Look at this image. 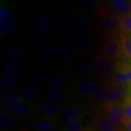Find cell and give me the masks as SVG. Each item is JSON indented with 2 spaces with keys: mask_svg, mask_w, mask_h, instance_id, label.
Returning <instances> with one entry per match:
<instances>
[{
  "mask_svg": "<svg viewBox=\"0 0 131 131\" xmlns=\"http://www.w3.org/2000/svg\"><path fill=\"white\" fill-rule=\"evenodd\" d=\"M104 103H121L126 95L128 84L112 81L103 85Z\"/></svg>",
  "mask_w": 131,
  "mask_h": 131,
  "instance_id": "6da1fadb",
  "label": "cell"
},
{
  "mask_svg": "<svg viewBox=\"0 0 131 131\" xmlns=\"http://www.w3.org/2000/svg\"><path fill=\"white\" fill-rule=\"evenodd\" d=\"M120 35L108 37L105 42L103 53L114 63H118L122 60V45L120 41Z\"/></svg>",
  "mask_w": 131,
  "mask_h": 131,
  "instance_id": "7a4b0ae2",
  "label": "cell"
},
{
  "mask_svg": "<svg viewBox=\"0 0 131 131\" xmlns=\"http://www.w3.org/2000/svg\"><path fill=\"white\" fill-rule=\"evenodd\" d=\"M93 67L98 76L103 78L111 77L116 70V68L114 66V62L105 56L103 52L100 51L94 57Z\"/></svg>",
  "mask_w": 131,
  "mask_h": 131,
  "instance_id": "3957f363",
  "label": "cell"
},
{
  "mask_svg": "<svg viewBox=\"0 0 131 131\" xmlns=\"http://www.w3.org/2000/svg\"><path fill=\"white\" fill-rule=\"evenodd\" d=\"M102 108L106 111V117L117 129L120 130L123 128L124 118L120 103H104Z\"/></svg>",
  "mask_w": 131,
  "mask_h": 131,
  "instance_id": "277c9868",
  "label": "cell"
},
{
  "mask_svg": "<svg viewBox=\"0 0 131 131\" xmlns=\"http://www.w3.org/2000/svg\"><path fill=\"white\" fill-rule=\"evenodd\" d=\"M113 81L121 84L131 83V62L122 59L116 63V70L113 74Z\"/></svg>",
  "mask_w": 131,
  "mask_h": 131,
  "instance_id": "5b68a950",
  "label": "cell"
},
{
  "mask_svg": "<svg viewBox=\"0 0 131 131\" xmlns=\"http://www.w3.org/2000/svg\"><path fill=\"white\" fill-rule=\"evenodd\" d=\"M103 26L105 33L108 37L120 35V26H119V18L114 15H110L109 16L103 19Z\"/></svg>",
  "mask_w": 131,
  "mask_h": 131,
  "instance_id": "8992f818",
  "label": "cell"
},
{
  "mask_svg": "<svg viewBox=\"0 0 131 131\" xmlns=\"http://www.w3.org/2000/svg\"><path fill=\"white\" fill-rule=\"evenodd\" d=\"M93 123L96 131H120L103 113H96L94 117Z\"/></svg>",
  "mask_w": 131,
  "mask_h": 131,
  "instance_id": "52a82bcc",
  "label": "cell"
},
{
  "mask_svg": "<svg viewBox=\"0 0 131 131\" xmlns=\"http://www.w3.org/2000/svg\"><path fill=\"white\" fill-rule=\"evenodd\" d=\"M61 111V106L56 103L48 102L42 104L39 107V112L43 117H48L56 119L59 115Z\"/></svg>",
  "mask_w": 131,
  "mask_h": 131,
  "instance_id": "ba28073f",
  "label": "cell"
},
{
  "mask_svg": "<svg viewBox=\"0 0 131 131\" xmlns=\"http://www.w3.org/2000/svg\"><path fill=\"white\" fill-rule=\"evenodd\" d=\"M52 24L51 20L47 18H39L34 24V31L38 37H42L50 31Z\"/></svg>",
  "mask_w": 131,
  "mask_h": 131,
  "instance_id": "9c48e42d",
  "label": "cell"
},
{
  "mask_svg": "<svg viewBox=\"0 0 131 131\" xmlns=\"http://www.w3.org/2000/svg\"><path fill=\"white\" fill-rule=\"evenodd\" d=\"M56 127L55 119L41 117L33 124L32 127L36 131H52Z\"/></svg>",
  "mask_w": 131,
  "mask_h": 131,
  "instance_id": "30bf717a",
  "label": "cell"
},
{
  "mask_svg": "<svg viewBox=\"0 0 131 131\" xmlns=\"http://www.w3.org/2000/svg\"><path fill=\"white\" fill-rule=\"evenodd\" d=\"M61 114L62 119L65 122L70 120L80 119L81 116L80 110L73 105H66L63 106L61 111Z\"/></svg>",
  "mask_w": 131,
  "mask_h": 131,
  "instance_id": "8fae6325",
  "label": "cell"
},
{
  "mask_svg": "<svg viewBox=\"0 0 131 131\" xmlns=\"http://www.w3.org/2000/svg\"><path fill=\"white\" fill-rule=\"evenodd\" d=\"M8 112L10 116L17 117H22L27 115L30 112L31 106L29 103L20 102L14 105L13 106L8 108Z\"/></svg>",
  "mask_w": 131,
  "mask_h": 131,
  "instance_id": "7c38bea8",
  "label": "cell"
},
{
  "mask_svg": "<svg viewBox=\"0 0 131 131\" xmlns=\"http://www.w3.org/2000/svg\"><path fill=\"white\" fill-rule=\"evenodd\" d=\"M5 56L9 59L15 61H23L28 56V52L24 49L19 47H9L5 50Z\"/></svg>",
  "mask_w": 131,
  "mask_h": 131,
  "instance_id": "4fadbf2b",
  "label": "cell"
},
{
  "mask_svg": "<svg viewBox=\"0 0 131 131\" xmlns=\"http://www.w3.org/2000/svg\"><path fill=\"white\" fill-rule=\"evenodd\" d=\"M24 100V99L21 97V95L18 93H9L3 95L1 100V103L4 107L9 108L17 103L23 102Z\"/></svg>",
  "mask_w": 131,
  "mask_h": 131,
  "instance_id": "5bb4252c",
  "label": "cell"
},
{
  "mask_svg": "<svg viewBox=\"0 0 131 131\" xmlns=\"http://www.w3.org/2000/svg\"><path fill=\"white\" fill-rule=\"evenodd\" d=\"M18 26V22L14 17H9L0 22V33L6 35L13 32Z\"/></svg>",
  "mask_w": 131,
  "mask_h": 131,
  "instance_id": "9a60e30c",
  "label": "cell"
},
{
  "mask_svg": "<svg viewBox=\"0 0 131 131\" xmlns=\"http://www.w3.org/2000/svg\"><path fill=\"white\" fill-rule=\"evenodd\" d=\"M74 45L76 48L81 51H88L92 47L93 41L89 37L84 35H79L74 38Z\"/></svg>",
  "mask_w": 131,
  "mask_h": 131,
  "instance_id": "2e32d148",
  "label": "cell"
},
{
  "mask_svg": "<svg viewBox=\"0 0 131 131\" xmlns=\"http://www.w3.org/2000/svg\"><path fill=\"white\" fill-rule=\"evenodd\" d=\"M65 90L61 88H54L48 90L45 94V99L50 102H56L60 101L64 97Z\"/></svg>",
  "mask_w": 131,
  "mask_h": 131,
  "instance_id": "e0dca14e",
  "label": "cell"
},
{
  "mask_svg": "<svg viewBox=\"0 0 131 131\" xmlns=\"http://www.w3.org/2000/svg\"><path fill=\"white\" fill-rule=\"evenodd\" d=\"M120 41L125 59L131 62V37L120 34Z\"/></svg>",
  "mask_w": 131,
  "mask_h": 131,
  "instance_id": "ac0fdd59",
  "label": "cell"
},
{
  "mask_svg": "<svg viewBox=\"0 0 131 131\" xmlns=\"http://www.w3.org/2000/svg\"><path fill=\"white\" fill-rule=\"evenodd\" d=\"M113 15L119 18L131 13V2L125 1L124 3L119 5L112 6V7Z\"/></svg>",
  "mask_w": 131,
  "mask_h": 131,
  "instance_id": "d6986e66",
  "label": "cell"
},
{
  "mask_svg": "<svg viewBox=\"0 0 131 131\" xmlns=\"http://www.w3.org/2000/svg\"><path fill=\"white\" fill-rule=\"evenodd\" d=\"M124 122L131 119V94L127 91L124 99L120 103Z\"/></svg>",
  "mask_w": 131,
  "mask_h": 131,
  "instance_id": "ffe728a7",
  "label": "cell"
},
{
  "mask_svg": "<svg viewBox=\"0 0 131 131\" xmlns=\"http://www.w3.org/2000/svg\"><path fill=\"white\" fill-rule=\"evenodd\" d=\"M58 51L60 52L61 57L66 61H70L74 56V52L72 47L69 43L66 42H63L59 43Z\"/></svg>",
  "mask_w": 131,
  "mask_h": 131,
  "instance_id": "44dd1931",
  "label": "cell"
},
{
  "mask_svg": "<svg viewBox=\"0 0 131 131\" xmlns=\"http://www.w3.org/2000/svg\"><path fill=\"white\" fill-rule=\"evenodd\" d=\"M15 127V120L10 115L1 114L0 128L2 131H12Z\"/></svg>",
  "mask_w": 131,
  "mask_h": 131,
  "instance_id": "7402d4cb",
  "label": "cell"
},
{
  "mask_svg": "<svg viewBox=\"0 0 131 131\" xmlns=\"http://www.w3.org/2000/svg\"><path fill=\"white\" fill-rule=\"evenodd\" d=\"M63 127L65 131H88L90 129L85 127L80 119L70 120L64 122Z\"/></svg>",
  "mask_w": 131,
  "mask_h": 131,
  "instance_id": "603a6c76",
  "label": "cell"
},
{
  "mask_svg": "<svg viewBox=\"0 0 131 131\" xmlns=\"http://www.w3.org/2000/svg\"><path fill=\"white\" fill-rule=\"evenodd\" d=\"M24 66L17 62H6L3 65V69L9 74H18L23 72Z\"/></svg>",
  "mask_w": 131,
  "mask_h": 131,
  "instance_id": "cb8c5ba5",
  "label": "cell"
},
{
  "mask_svg": "<svg viewBox=\"0 0 131 131\" xmlns=\"http://www.w3.org/2000/svg\"><path fill=\"white\" fill-rule=\"evenodd\" d=\"M103 93L104 88L103 84L100 83H95L93 87L90 98L94 103H99L101 101H103Z\"/></svg>",
  "mask_w": 131,
  "mask_h": 131,
  "instance_id": "d4e9b609",
  "label": "cell"
},
{
  "mask_svg": "<svg viewBox=\"0 0 131 131\" xmlns=\"http://www.w3.org/2000/svg\"><path fill=\"white\" fill-rule=\"evenodd\" d=\"M94 82L91 81H82L78 85V90L80 94L84 98H90Z\"/></svg>",
  "mask_w": 131,
  "mask_h": 131,
  "instance_id": "484cf974",
  "label": "cell"
},
{
  "mask_svg": "<svg viewBox=\"0 0 131 131\" xmlns=\"http://www.w3.org/2000/svg\"><path fill=\"white\" fill-rule=\"evenodd\" d=\"M29 76L32 81L37 82V83L43 82L47 79V74H46L45 71L38 67L33 68L30 71Z\"/></svg>",
  "mask_w": 131,
  "mask_h": 131,
  "instance_id": "4316f807",
  "label": "cell"
},
{
  "mask_svg": "<svg viewBox=\"0 0 131 131\" xmlns=\"http://www.w3.org/2000/svg\"><path fill=\"white\" fill-rule=\"evenodd\" d=\"M119 26L121 34L131 35V13L119 18Z\"/></svg>",
  "mask_w": 131,
  "mask_h": 131,
  "instance_id": "83f0119b",
  "label": "cell"
},
{
  "mask_svg": "<svg viewBox=\"0 0 131 131\" xmlns=\"http://www.w3.org/2000/svg\"><path fill=\"white\" fill-rule=\"evenodd\" d=\"M75 69L80 73L84 74L91 75L94 73V69L88 63L84 61H79L75 64Z\"/></svg>",
  "mask_w": 131,
  "mask_h": 131,
  "instance_id": "f1b7e54d",
  "label": "cell"
},
{
  "mask_svg": "<svg viewBox=\"0 0 131 131\" xmlns=\"http://www.w3.org/2000/svg\"><path fill=\"white\" fill-rule=\"evenodd\" d=\"M2 82L5 84V85L9 88L10 89H16L18 88L19 86V82L17 80V78H15L12 74H6L3 75L2 78Z\"/></svg>",
  "mask_w": 131,
  "mask_h": 131,
  "instance_id": "f546056e",
  "label": "cell"
},
{
  "mask_svg": "<svg viewBox=\"0 0 131 131\" xmlns=\"http://www.w3.org/2000/svg\"><path fill=\"white\" fill-rule=\"evenodd\" d=\"M77 26L79 30L83 32L90 31L92 28V22L86 17H80L77 20Z\"/></svg>",
  "mask_w": 131,
  "mask_h": 131,
  "instance_id": "4dcf8cb0",
  "label": "cell"
},
{
  "mask_svg": "<svg viewBox=\"0 0 131 131\" xmlns=\"http://www.w3.org/2000/svg\"><path fill=\"white\" fill-rule=\"evenodd\" d=\"M38 93V89L33 85H27L20 91V95L24 99L34 98Z\"/></svg>",
  "mask_w": 131,
  "mask_h": 131,
  "instance_id": "1f68e13d",
  "label": "cell"
},
{
  "mask_svg": "<svg viewBox=\"0 0 131 131\" xmlns=\"http://www.w3.org/2000/svg\"><path fill=\"white\" fill-rule=\"evenodd\" d=\"M69 80V76L64 74V73H60L56 74L52 77L51 80H50V84L52 86H61L62 84H65L66 82Z\"/></svg>",
  "mask_w": 131,
  "mask_h": 131,
  "instance_id": "d6a6232c",
  "label": "cell"
},
{
  "mask_svg": "<svg viewBox=\"0 0 131 131\" xmlns=\"http://www.w3.org/2000/svg\"><path fill=\"white\" fill-rule=\"evenodd\" d=\"M55 46L52 43H47L42 47L40 50V56L42 58H47L49 57L54 51Z\"/></svg>",
  "mask_w": 131,
  "mask_h": 131,
  "instance_id": "836d02e7",
  "label": "cell"
},
{
  "mask_svg": "<svg viewBox=\"0 0 131 131\" xmlns=\"http://www.w3.org/2000/svg\"><path fill=\"white\" fill-rule=\"evenodd\" d=\"M110 10L108 8H107L106 7H100L95 10V12L93 13L94 15L97 18H106V17L109 16Z\"/></svg>",
  "mask_w": 131,
  "mask_h": 131,
  "instance_id": "e575fe53",
  "label": "cell"
},
{
  "mask_svg": "<svg viewBox=\"0 0 131 131\" xmlns=\"http://www.w3.org/2000/svg\"><path fill=\"white\" fill-rule=\"evenodd\" d=\"M59 17L63 22H69L72 18V13L70 9L67 8L61 9L59 12Z\"/></svg>",
  "mask_w": 131,
  "mask_h": 131,
  "instance_id": "d590c367",
  "label": "cell"
},
{
  "mask_svg": "<svg viewBox=\"0 0 131 131\" xmlns=\"http://www.w3.org/2000/svg\"><path fill=\"white\" fill-rule=\"evenodd\" d=\"M97 2L95 0H85L83 1L82 3H81V9L84 11H88L90 9H94L96 5H97Z\"/></svg>",
  "mask_w": 131,
  "mask_h": 131,
  "instance_id": "8d00e7d4",
  "label": "cell"
},
{
  "mask_svg": "<svg viewBox=\"0 0 131 131\" xmlns=\"http://www.w3.org/2000/svg\"><path fill=\"white\" fill-rule=\"evenodd\" d=\"M9 11L8 8H7L5 6H2L0 7V22L9 18Z\"/></svg>",
  "mask_w": 131,
  "mask_h": 131,
  "instance_id": "74e56055",
  "label": "cell"
},
{
  "mask_svg": "<svg viewBox=\"0 0 131 131\" xmlns=\"http://www.w3.org/2000/svg\"><path fill=\"white\" fill-rule=\"evenodd\" d=\"M123 129L125 131H131V119L124 122Z\"/></svg>",
  "mask_w": 131,
  "mask_h": 131,
  "instance_id": "f35d334b",
  "label": "cell"
},
{
  "mask_svg": "<svg viewBox=\"0 0 131 131\" xmlns=\"http://www.w3.org/2000/svg\"><path fill=\"white\" fill-rule=\"evenodd\" d=\"M125 0H112L111 1V5L112 6H116V5H119L124 3Z\"/></svg>",
  "mask_w": 131,
  "mask_h": 131,
  "instance_id": "ab89813d",
  "label": "cell"
},
{
  "mask_svg": "<svg viewBox=\"0 0 131 131\" xmlns=\"http://www.w3.org/2000/svg\"><path fill=\"white\" fill-rule=\"evenodd\" d=\"M0 87H1V93H4L5 91V87H6V85H5V83L2 82V80H1Z\"/></svg>",
  "mask_w": 131,
  "mask_h": 131,
  "instance_id": "60d3db41",
  "label": "cell"
},
{
  "mask_svg": "<svg viewBox=\"0 0 131 131\" xmlns=\"http://www.w3.org/2000/svg\"><path fill=\"white\" fill-rule=\"evenodd\" d=\"M127 92L131 94V83L128 84V88H127Z\"/></svg>",
  "mask_w": 131,
  "mask_h": 131,
  "instance_id": "b9f144b4",
  "label": "cell"
},
{
  "mask_svg": "<svg viewBox=\"0 0 131 131\" xmlns=\"http://www.w3.org/2000/svg\"><path fill=\"white\" fill-rule=\"evenodd\" d=\"M88 131H94V130H93V129H92V128H90L89 130H88Z\"/></svg>",
  "mask_w": 131,
  "mask_h": 131,
  "instance_id": "7bdbcfd3",
  "label": "cell"
},
{
  "mask_svg": "<svg viewBox=\"0 0 131 131\" xmlns=\"http://www.w3.org/2000/svg\"><path fill=\"white\" fill-rule=\"evenodd\" d=\"M130 37H131V35H130Z\"/></svg>",
  "mask_w": 131,
  "mask_h": 131,
  "instance_id": "ee69618b",
  "label": "cell"
},
{
  "mask_svg": "<svg viewBox=\"0 0 131 131\" xmlns=\"http://www.w3.org/2000/svg\"><path fill=\"white\" fill-rule=\"evenodd\" d=\"M122 131H125V130H122Z\"/></svg>",
  "mask_w": 131,
  "mask_h": 131,
  "instance_id": "f6af8a7d",
  "label": "cell"
},
{
  "mask_svg": "<svg viewBox=\"0 0 131 131\" xmlns=\"http://www.w3.org/2000/svg\"><path fill=\"white\" fill-rule=\"evenodd\" d=\"M35 131H36V130H35Z\"/></svg>",
  "mask_w": 131,
  "mask_h": 131,
  "instance_id": "bcb514c9",
  "label": "cell"
}]
</instances>
